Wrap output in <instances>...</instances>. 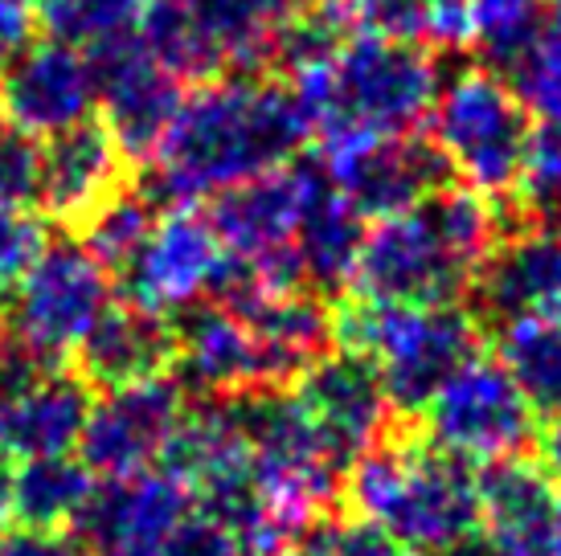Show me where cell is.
I'll return each instance as SVG.
<instances>
[{"label":"cell","instance_id":"6da1fadb","mask_svg":"<svg viewBox=\"0 0 561 556\" xmlns=\"http://www.w3.org/2000/svg\"><path fill=\"white\" fill-rule=\"evenodd\" d=\"M312 127L291 86L254 74L205 78L164 127L148 172L152 201H202L291 164Z\"/></svg>","mask_w":561,"mask_h":556},{"label":"cell","instance_id":"7a4b0ae2","mask_svg":"<svg viewBox=\"0 0 561 556\" xmlns=\"http://www.w3.org/2000/svg\"><path fill=\"white\" fill-rule=\"evenodd\" d=\"M496 238L492 197L443 185L402 213L377 217L360 238L353 282L374 303H455Z\"/></svg>","mask_w":561,"mask_h":556},{"label":"cell","instance_id":"3957f363","mask_svg":"<svg viewBox=\"0 0 561 556\" xmlns=\"http://www.w3.org/2000/svg\"><path fill=\"white\" fill-rule=\"evenodd\" d=\"M287 78L324 152L369 136H410L438 94L435 58L419 42L377 30L344 33L324 62Z\"/></svg>","mask_w":561,"mask_h":556},{"label":"cell","instance_id":"277c9868","mask_svg":"<svg viewBox=\"0 0 561 556\" xmlns=\"http://www.w3.org/2000/svg\"><path fill=\"white\" fill-rule=\"evenodd\" d=\"M348 503L410 556H426L480 524V491L463 459L438 447L377 442L348 463Z\"/></svg>","mask_w":561,"mask_h":556},{"label":"cell","instance_id":"5b68a950","mask_svg":"<svg viewBox=\"0 0 561 556\" xmlns=\"http://www.w3.org/2000/svg\"><path fill=\"white\" fill-rule=\"evenodd\" d=\"M332 340L374 364L393 409L422 414L438 385L476 356L480 327L455 303L357 299L332 315Z\"/></svg>","mask_w":561,"mask_h":556},{"label":"cell","instance_id":"8992f818","mask_svg":"<svg viewBox=\"0 0 561 556\" xmlns=\"http://www.w3.org/2000/svg\"><path fill=\"white\" fill-rule=\"evenodd\" d=\"M296 0H144L136 37L176 78L250 74Z\"/></svg>","mask_w":561,"mask_h":556},{"label":"cell","instance_id":"52a82bcc","mask_svg":"<svg viewBox=\"0 0 561 556\" xmlns=\"http://www.w3.org/2000/svg\"><path fill=\"white\" fill-rule=\"evenodd\" d=\"M435 148L447 169L459 172L483 197H508L529 143V111L504 78L488 70H463L451 82H438L431 107Z\"/></svg>","mask_w":561,"mask_h":556},{"label":"cell","instance_id":"ba28073f","mask_svg":"<svg viewBox=\"0 0 561 556\" xmlns=\"http://www.w3.org/2000/svg\"><path fill=\"white\" fill-rule=\"evenodd\" d=\"M238 417H242L250 475L259 483V491L266 495L271 508L308 528L316 511L332 503L344 466L324 447L296 393H283L279 385L238 393Z\"/></svg>","mask_w":561,"mask_h":556},{"label":"cell","instance_id":"9c48e42d","mask_svg":"<svg viewBox=\"0 0 561 556\" xmlns=\"http://www.w3.org/2000/svg\"><path fill=\"white\" fill-rule=\"evenodd\" d=\"M9 299V336L58 364L111 308V275L82 242H46Z\"/></svg>","mask_w":561,"mask_h":556},{"label":"cell","instance_id":"30bf717a","mask_svg":"<svg viewBox=\"0 0 561 556\" xmlns=\"http://www.w3.org/2000/svg\"><path fill=\"white\" fill-rule=\"evenodd\" d=\"M320 172L324 169L316 164H279L214 197L209 225L218 233L221 250L242 258L271 294L304 287L296 230Z\"/></svg>","mask_w":561,"mask_h":556},{"label":"cell","instance_id":"8fae6325","mask_svg":"<svg viewBox=\"0 0 561 556\" xmlns=\"http://www.w3.org/2000/svg\"><path fill=\"white\" fill-rule=\"evenodd\" d=\"M431 447L463 463H492L520 454L533 438V405L520 397L500 360L471 356L455 369L431 402L422 405Z\"/></svg>","mask_w":561,"mask_h":556},{"label":"cell","instance_id":"7c38bea8","mask_svg":"<svg viewBox=\"0 0 561 556\" xmlns=\"http://www.w3.org/2000/svg\"><path fill=\"white\" fill-rule=\"evenodd\" d=\"M181 414H185V385L169 381L164 372L107 389L99 402H91L82 421V466L103 479L140 475L160 463Z\"/></svg>","mask_w":561,"mask_h":556},{"label":"cell","instance_id":"4fadbf2b","mask_svg":"<svg viewBox=\"0 0 561 556\" xmlns=\"http://www.w3.org/2000/svg\"><path fill=\"white\" fill-rule=\"evenodd\" d=\"M94 78V107H103V127L131 160L157 152L164 127L181 107V78L148 54L136 30L115 33L87 49Z\"/></svg>","mask_w":561,"mask_h":556},{"label":"cell","instance_id":"5bb4252c","mask_svg":"<svg viewBox=\"0 0 561 556\" xmlns=\"http://www.w3.org/2000/svg\"><path fill=\"white\" fill-rule=\"evenodd\" d=\"M221 254L226 250H221L209 217L193 213V209H172L152 221L148 238L119 266L124 299L160 320L181 315L185 308L209 299Z\"/></svg>","mask_w":561,"mask_h":556},{"label":"cell","instance_id":"9a60e30c","mask_svg":"<svg viewBox=\"0 0 561 556\" xmlns=\"http://www.w3.org/2000/svg\"><path fill=\"white\" fill-rule=\"evenodd\" d=\"M94 78L87 49L42 37L0 62V119L25 139H49L91 119Z\"/></svg>","mask_w":561,"mask_h":556},{"label":"cell","instance_id":"2e32d148","mask_svg":"<svg viewBox=\"0 0 561 556\" xmlns=\"http://www.w3.org/2000/svg\"><path fill=\"white\" fill-rule=\"evenodd\" d=\"M324 172L360 217L402 213L447 185V160L435 143L410 136H369L324 152Z\"/></svg>","mask_w":561,"mask_h":556},{"label":"cell","instance_id":"e0dca14e","mask_svg":"<svg viewBox=\"0 0 561 556\" xmlns=\"http://www.w3.org/2000/svg\"><path fill=\"white\" fill-rule=\"evenodd\" d=\"M193 511V491L172 471H140L94 487L79 516V536L94 556H160Z\"/></svg>","mask_w":561,"mask_h":556},{"label":"cell","instance_id":"ac0fdd59","mask_svg":"<svg viewBox=\"0 0 561 556\" xmlns=\"http://www.w3.org/2000/svg\"><path fill=\"white\" fill-rule=\"evenodd\" d=\"M296 397L320 430L336 463L348 466L357 454L381 442L390 402L377 369L357 352H324L296 377Z\"/></svg>","mask_w":561,"mask_h":556},{"label":"cell","instance_id":"d6986e66","mask_svg":"<svg viewBox=\"0 0 561 556\" xmlns=\"http://www.w3.org/2000/svg\"><path fill=\"white\" fill-rule=\"evenodd\" d=\"M172 364L181 372V385L202 397H238L266 385V364L259 340L221 303H193L172 324Z\"/></svg>","mask_w":561,"mask_h":556},{"label":"cell","instance_id":"ffe728a7","mask_svg":"<svg viewBox=\"0 0 561 556\" xmlns=\"http://www.w3.org/2000/svg\"><path fill=\"white\" fill-rule=\"evenodd\" d=\"M476 303L488 320L553 315L561 320V225L533 221L496 238L476 266Z\"/></svg>","mask_w":561,"mask_h":556},{"label":"cell","instance_id":"44dd1931","mask_svg":"<svg viewBox=\"0 0 561 556\" xmlns=\"http://www.w3.org/2000/svg\"><path fill=\"white\" fill-rule=\"evenodd\" d=\"M87 409H91V385L75 372L49 364L30 385L0 397V454L9 463L13 459L30 463L79 450Z\"/></svg>","mask_w":561,"mask_h":556},{"label":"cell","instance_id":"7402d4cb","mask_svg":"<svg viewBox=\"0 0 561 556\" xmlns=\"http://www.w3.org/2000/svg\"><path fill=\"white\" fill-rule=\"evenodd\" d=\"M124 181V152L103 124H79L46 139L37 152V193L49 217L82 221L99 201H107Z\"/></svg>","mask_w":561,"mask_h":556},{"label":"cell","instance_id":"603a6c76","mask_svg":"<svg viewBox=\"0 0 561 556\" xmlns=\"http://www.w3.org/2000/svg\"><path fill=\"white\" fill-rule=\"evenodd\" d=\"M79 377L87 385H131L172 364V327L140 308H107L79 344Z\"/></svg>","mask_w":561,"mask_h":556},{"label":"cell","instance_id":"cb8c5ba5","mask_svg":"<svg viewBox=\"0 0 561 556\" xmlns=\"http://www.w3.org/2000/svg\"><path fill=\"white\" fill-rule=\"evenodd\" d=\"M247 320V327L259 340L266 364V385H287L312 364L316 356L332 344V311L308 291H283L263 299Z\"/></svg>","mask_w":561,"mask_h":556},{"label":"cell","instance_id":"d4e9b609","mask_svg":"<svg viewBox=\"0 0 561 556\" xmlns=\"http://www.w3.org/2000/svg\"><path fill=\"white\" fill-rule=\"evenodd\" d=\"M360 238H365L360 213L336 193L328 172H320L312 197H308V209H304V221L296 230V258L299 270H304V282H312L320 291L348 282Z\"/></svg>","mask_w":561,"mask_h":556},{"label":"cell","instance_id":"484cf974","mask_svg":"<svg viewBox=\"0 0 561 556\" xmlns=\"http://www.w3.org/2000/svg\"><path fill=\"white\" fill-rule=\"evenodd\" d=\"M496 360L513 377L533 414L561 409V320L553 315H513L496 327Z\"/></svg>","mask_w":561,"mask_h":556},{"label":"cell","instance_id":"4316f807","mask_svg":"<svg viewBox=\"0 0 561 556\" xmlns=\"http://www.w3.org/2000/svg\"><path fill=\"white\" fill-rule=\"evenodd\" d=\"M94 491V475L82 466V459L54 454V459H30L13 471V520L21 528H62L79 524L82 508Z\"/></svg>","mask_w":561,"mask_h":556},{"label":"cell","instance_id":"83f0119b","mask_svg":"<svg viewBox=\"0 0 561 556\" xmlns=\"http://www.w3.org/2000/svg\"><path fill=\"white\" fill-rule=\"evenodd\" d=\"M152 221H157V201L148 197V193H131V188H115L107 201H99L91 213L82 217V246L91 250L99 263L107 266H119L131 258V250L140 246L148 230H152Z\"/></svg>","mask_w":561,"mask_h":556},{"label":"cell","instance_id":"f1b7e54d","mask_svg":"<svg viewBox=\"0 0 561 556\" xmlns=\"http://www.w3.org/2000/svg\"><path fill=\"white\" fill-rule=\"evenodd\" d=\"M546 25V0H471V42L483 58L508 70Z\"/></svg>","mask_w":561,"mask_h":556},{"label":"cell","instance_id":"f546056e","mask_svg":"<svg viewBox=\"0 0 561 556\" xmlns=\"http://www.w3.org/2000/svg\"><path fill=\"white\" fill-rule=\"evenodd\" d=\"M513 197L533 221L561 225V124H546L529 136Z\"/></svg>","mask_w":561,"mask_h":556},{"label":"cell","instance_id":"4dcf8cb0","mask_svg":"<svg viewBox=\"0 0 561 556\" xmlns=\"http://www.w3.org/2000/svg\"><path fill=\"white\" fill-rule=\"evenodd\" d=\"M508 86L520 99V107L546 119V124H561V37L541 25V33L533 37V46L516 58L508 70Z\"/></svg>","mask_w":561,"mask_h":556},{"label":"cell","instance_id":"1f68e13d","mask_svg":"<svg viewBox=\"0 0 561 556\" xmlns=\"http://www.w3.org/2000/svg\"><path fill=\"white\" fill-rule=\"evenodd\" d=\"M291 556H410L402 544L386 536L369 520H353V524H308L299 536Z\"/></svg>","mask_w":561,"mask_h":556},{"label":"cell","instance_id":"d6a6232c","mask_svg":"<svg viewBox=\"0 0 561 556\" xmlns=\"http://www.w3.org/2000/svg\"><path fill=\"white\" fill-rule=\"evenodd\" d=\"M46 246L42 221L30 213V205H0V294L13 291V282L25 275V266Z\"/></svg>","mask_w":561,"mask_h":556},{"label":"cell","instance_id":"836d02e7","mask_svg":"<svg viewBox=\"0 0 561 556\" xmlns=\"http://www.w3.org/2000/svg\"><path fill=\"white\" fill-rule=\"evenodd\" d=\"M37 193V148L13 127H0V205H30Z\"/></svg>","mask_w":561,"mask_h":556},{"label":"cell","instance_id":"e575fe53","mask_svg":"<svg viewBox=\"0 0 561 556\" xmlns=\"http://www.w3.org/2000/svg\"><path fill=\"white\" fill-rule=\"evenodd\" d=\"M160 556H242V548L218 520H209L205 511L202 516L188 511L185 520L176 524V532L164 541Z\"/></svg>","mask_w":561,"mask_h":556},{"label":"cell","instance_id":"d590c367","mask_svg":"<svg viewBox=\"0 0 561 556\" xmlns=\"http://www.w3.org/2000/svg\"><path fill=\"white\" fill-rule=\"evenodd\" d=\"M431 0H365L357 13L365 16V30L390 33L402 42H419L422 46V16H426Z\"/></svg>","mask_w":561,"mask_h":556},{"label":"cell","instance_id":"8d00e7d4","mask_svg":"<svg viewBox=\"0 0 561 556\" xmlns=\"http://www.w3.org/2000/svg\"><path fill=\"white\" fill-rule=\"evenodd\" d=\"M422 42L435 49H459L471 42V0H431L422 16Z\"/></svg>","mask_w":561,"mask_h":556},{"label":"cell","instance_id":"74e56055","mask_svg":"<svg viewBox=\"0 0 561 556\" xmlns=\"http://www.w3.org/2000/svg\"><path fill=\"white\" fill-rule=\"evenodd\" d=\"M0 556H91L87 544L66 536V532H46V528H21L16 536L0 544Z\"/></svg>","mask_w":561,"mask_h":556},{"label":"cell","instance_id":"f35d334b","mask_svg":"<svg viewBox=\"0 0 561 556\" xmlns=\"http://www.w3.org/2000/svg\"><path fill=\"white\" fill-rule=\"evenodd\" d=\"M37 30V0H0V62L30 46Z\"/></svg>","mask_w":561,"mask_h":556},{"label":"cell","instance_id":"ab89813d","mask_svg":"<svg viewBox=\"0 0 561 556\" xmlns=\"http://www.w3.org/2000/svg\"><path fill=\"white\" fill-rule=\"evenodd\" d=\"M541 471L553 483H561V409L549 414L546 430H541Z\"/></svg>","mask_w":561,"mask_h":556},{"label":"cell","instance_id":"60d3db41","mask_svg":"<svg viewBox=\"0 0 561 556\" xmlns=\"http://www.w3.org/2000/svg\"><path fill=\"white\" fill-rule=\"evenodd\" d=\"M426 556H496V548L488 541V532L471 528V532L455 536L451 544H443V548H435V553H426Z\"/></svg>","mask_w":561,"mask_h":556},{"label":"cell","instance_id":"b9f144b4","mask_svg":"<svg viewBox=\"0 0 561 556\" xmlns=\"http://www.w3.org/2000/svg\"><path fill=\"white\" fill-rule=\"evenodd\" d=\"M13 520V466L0 454V524Z\"/></svg>","mask_w":561,"mask_h":556},{"label":"cell","instance_id":"7bdbcfd3","mask_svg":"<svg viewBox=\"0 0 561 556\" xmlns=\"http://www.w3.org/2000/svg\"><path fill=\"white\" fill-rule=\"evenodd\" d=\"M546 30L561 37V0H546Z\"/></svg>","mask_w":561,"mask_h":556},{"label":"cell","instance_id":"ee69618b","mask_svg":"<svg viewBox=\"0 0 561 556\" xmlns=\"http://www.w3.org/2000/svg\"><path fill=\"white\" fill-rule=\"evenodd\" d=\"M316 4H328V9H336V13H348V9H360L365 0H316Z\"/></svg>","mask_w":561,"mask_h":556}]
</instances>
